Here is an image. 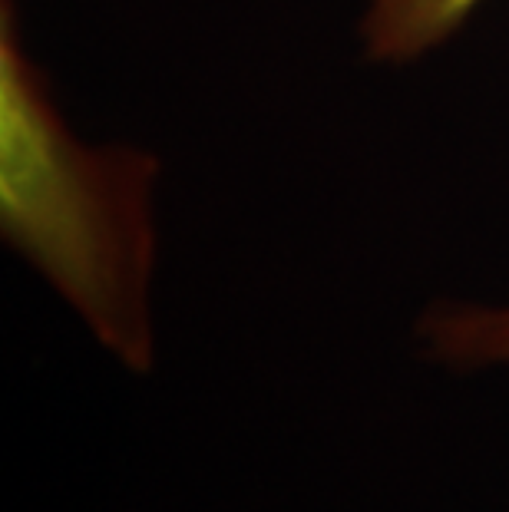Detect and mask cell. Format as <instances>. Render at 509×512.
Returning a JSON list of instances; mask_svg holds the SVG:
<instances>
[{"label":"cell","instance_id":"cell-2","mask_svg":"<svg viewBox=\"0 0 509 512\" xmlns=\"http://www.w3.org/2000/svg\"><path fill=\"white\" fill-rule=\"evenodd\" d=\"M414 347L430 367L447 374L509 370V294L506 298H440L414 321Z\"/></svg>","mask_w":509,"mask_h":512},{"label":"cell","instance_id":"cell-3","mask_svg":"<svg viewBox=\"0 0 509 512\" xmlns=\"http://www.w3.org/2000/svg\"><path fill=\"white\" fill-rule=\"evenodd\" d=\"M490 0H364L357 14L361 57L377 67H410L443 50Z\"/></svg>","mask_w":509,"mask_h":512},{"label":"cell","instance_id":"cell-1","mask_svg":"<svg viewBox=\"0 0 509 512\" xmlns=\"http://www.w3.org/2000/svg\"><path fill=\"white\" fill-rule=\"evenodd\" d=\"M159 159L86 143L0 0V235L129 374L156 367Z\"/></svg>","mask_w":509,"mask_h":512}]
</instances>
